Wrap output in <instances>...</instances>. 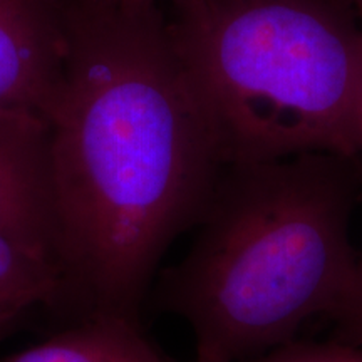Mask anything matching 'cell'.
<instances>
[{
  "mask_svg": "<svg viewBox=\"0 0 362 362\" xmlns=\"http://www.w3.org/2000/svg\"><path fill=\"white\" fill-rule=\"evenodd\" d=\"M44 188L64 307L138 320L171 243L232 163L158 4L66 0Z\"/></svg>",
  "mask_w": 362,
  "mask_h": 362,
  "instance_id": "6da1fadb",
  "label": "cell"
},
{
  "mask_svg": "<svg viewBox=\"0 0 362 362\" xmlns=\"http://www.w3.org/2000/svg\"><path fill=\"white\" fill-rule=\"evenodd\" d=\"M361 158L304 153L232 163L192 248L158 279L155 304L192 329L197 362H245L330 314L356 264Z\"/></svg>",
  "mask_w": 362,
  "mask_h": 362,
  "instance_id": "7a4b0ae2",
  "label": "cell"
},
{
  "mask_svg": "<svg viewBox=\"0 0 362 362\" xmlns=\"http://www.w3.org/2000/svg\"><path fill=\"white\" fill-rule=\"evenodd\" d=\"M178 57L230 163L361 158L354 0H171Z\"/></svg>",
  "mask_w": 362,
  "mask_h": 362,
  "instance_id": "3957f363",
  "label": "cell"
},
{
  "mask_svg": "<svg viewBox=\"0 0 362 362\" xmlns=\"http://www.w3.org/2000/svg\"><path fill=\"white\" fill-rule=\"evenodd\" d=\"M66 0H0V115L45 124L64 78Z\"/></svg>",
  "mask_w": 362,
  "mask_h": 362,
  "instance_id": "277c9868",
  "label": "cell"
},
{
  "mask_svg": "<svg viewBox=\"0 0 362 362\" xmlns=\"http://www.w3.org/2000/svg\"><path fill=\"white\" fill-rule=\"evenodd\" d=\"M44 134L45 124L40 121L0 115V228L52 259L44 188Z\"/></svg>",
  "mask_w": 362,
  "mask_h": 362,
  "instance_id": "5b68a950",
  "label": "cell"
},
{
  "mask_svg": "<svg viewBox=\"0 0 362 362\" xmlns=\"http://www.w3.org/2000/svg\"><path fill=\"white\" fill-rule=\"evenodd\" d=\"M0 362H170L149 344L138 320L98 314Z\"/></svg>",
  "mask_w": 362,
  "mask_h": 362,
  "instance_id": "8992f818",
  "label": "cell"
},
{
  "mask_svg": "<svg viewBox=\"0 0 362 362\" xmlns=\"http://www.w3.org/2000/svg\"><path fill=\"white\" fill-rule=\"evenodd\" d=\"M42 307H64L56 264L45 252L0 228V342Z\"/></svg>",
  "mask_w": 362,
  "mask_h": 362,
  "instance_id": "52a82bcc",
  "label": "cell"
},
{
  "mask_svg": "<svg viewBox=\"0 0 362 362\" xmlns=\"http://www.w3.org/2000/svg\"><path fill=\"white\" fill-rule=\"evenodd\" d=\"M329 317L334 320L330 341L362 349V257L357 259L354 275L342 300Z\"/></svg>",
  "mask_w": 362,
  "mask_h": 362,
  "instance_id": "ba28073f",
  "label": "cell"
},
{
  "mask_svg": "<svg viewBox=\"0 0 362 362\" xmlns=\"http://www.w3.org/2000/svg\"><path fill=\"white\" fill-rule=\"evenodd\" d=\"M245 362H362V349L330 341L327 344H285Z\"/></svg>",
  "mask_w": 362,
  "mask_h": 362,
  "instance_id": "9c48e42d",
  "label": "cell"
},
{
  "mask_svg": "<svg viewBox=\"0 0 362 362\" xmlns=\"http://www.w3.org/2000/svg\"><path fill=\"white\" fill-rule=\"evenodd\" d=\"M361 27H362V11ZM357 126H359V143H361V160H362V29H361V61H359V79H357Z\"/></svg>",
  "mask_w": 362,
  "mask_h": 362,
  "instance_id": "30bf717a",
  "label": "cell"
},
{
  "mask_svg": "<svg viewBox=\"0 0 362 362\" xmlns=\"http://www.w3.org/2000/svg\"><path fill=\"white\" fill-rule=\"evenodd\" d=\"M116 2H149V4H158V0H116Z\"/></svg>",
  "mask_w": 362,
  "mask_h": 362,
  "instance_id": "8fae6325",
  "label": "cell"
},
{
  "mask_svg": "<svg viewBox=\"0 0 362 362\" xmlns=\"http://www.w3.org/2000/svg\"><path fill=\"white\" fill-rule=\"evenodd\" d=\"M354 4H356L357 12H361L362 11V0H354Z\"/></svg>",
  "mask_w": 362,
  "mask_h": 362,
  "instance_id": "7c38bea8",
  "label": "cell"
}]
</instances>
